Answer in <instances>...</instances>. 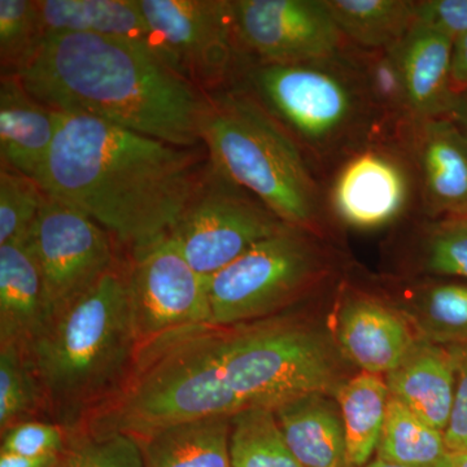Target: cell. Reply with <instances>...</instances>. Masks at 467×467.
<instances>
[{
	"mask_svg": "<svg viewBox=\"0 0 467 467\" xmlns=\"http://www.w3.org/2000/svg\"><path fill=\"white\" fill-rule=\"evenodd\" d=\"M36 182L84 212L128 254L168 238L201 180L204 144L180 147L94 117L61 113Z\"/></svg>",
	"mask_w": 467,
	"mask_h": 467,
	"instance_id": "obj_1",
	"label": "cell"
},
{
	"mask_svg": "<svg viewBox=\"0 0 467 467\" xmlns=\"http://www.w3.org/2000/svg\"><path fill=\"white\" fill-rule=\"evenodd\" d=\"M150 373L162 410L182 422L275 409L325 391L334 367L317 335L275 319L161 335L150 346Z\"/></svg>",
	"mask_w": 467,
	"mask_h": 467,
	"instance_id": "obj_2",
	"label": "cell"
},
{
	"mask_svg": "<svg viewBox=\"0 0 467 467\" xmlns=\"http://www.w3.org/2000/svg\"><path fill=\"white\" fill-rule=\"evenodd\" d=\"M18 76L57 112L94 117L174 146H202L207 95L149 43L54 34Z\"/></svg>",
	"mask_w": 467,
	"mask_h": 467,
	"instance_id": "obj_3",
	"label": "cell"
},
{
	"mask_svg": "<svg viewBox=\"0 0 467 467\" xmlns=\"http://www.w3.org/2000/svg\"><path fill=\"white\" fill-rule=\"evenodd\" d=\"M126 252L85 296L52 318L24 350L38 382L43 420L79 432L124 392L140 342Z\"/></svg>",
	"mask_w": 467,
	"mask_h": 467,
	"instance_id": "obj_4",
	"label": "cell"
},
{
	"mask_svg": "<svg viewBox=\"0 0 467 467\" xmlns=\"http://www.w3.org/2000/svg\"><path fill=\"white\" fill-rule=\"evenodd\" d=\"M209 158L287 225L316 232L327 196L308 156L244 86L207 95Z\"/></svg>",
	"mask_w": 467,
	"mask_h": 467,
	"instance_id": "obj_5",
	"label": "cell"
},
{
	"mask_svg": "<svg viewBox=\"0 0 467 467\" xmlns=\"http://www.w3.org/2000/svg\"><path fill=\"white\" fill-rule=\"evenodd\" d=\"M238 84L275 117L313 165L346 159L373 142L376 124L383 121L344 52L310 63H250Z\"/></svg>",
	"mask_w": 467,
	"mask_h": 467,
	"instance_id": "obj_6",
	"label": "cell"
},
{
	"mask_svg": "<svg viewBox=\"0 0 467 467\" xmlns=\"http://www.w3.org/2000/svg\"><path fill=\"white\" fill-rule=\"evenodd\" d=\"M310 234L287 225L207 276L212 325L259 321L308 290L324 272Z\"/></svg>",
	"mask_w": 467,
	"mask_h": 467,
	"instance_id": "obj_7",
	"label": "cell"
},
{
	"mask_svg": "<svg viewBox=\"0 0 467 467\" xmlns=\"http://www.w3.org/2000/svg\"><path fill=\"white\" fill-rule=\"evenodd\" d=\"M285 226L209 158L169 236L199 275L211 276Z\"/></svg>",
	"mask_w": 467,
	"mask_h": 467,
	"instance_id": "obj_8",
	"label": "cell"
},
{
	"mask_svg": "<svg viewBox=\"0 0 467 467\" xmlns=\"http://www.w3.org/2000/svg\"><path fill=\"white\" fill-rule=\"evenodd\" d=\"M152 46L205 95L241 81L248 58L233 0H138Z\"/></svg>",
	"mask_w": 467,
	"mask_h": 467,
	"instance_id": "obj_9",
	"label": "cell"
},
{
	"mask_svg": "<svg viewBox=\"0 0 467 467\" xmlns=\"http://www.w3.org/2000/svg\"><path fill=\"white\" fill-rule=\"evenodd\" d=\"M27 239L41 266L51 321L99 284L124 252L103 226L48 193Z\"/></svg>",
	"mask_w": 467,
	"mask_h": 467,
	"instance_id": "obj_10",
	"label": "cell"
},
{
	"mask_svg": "<svg viewBox=\"0 0 467 467\" xmlns=\"http://www.w3.org/2000/svg\"><path fill=\"white\" fill-rule=\"evenodd\" d=\"M233 9L239 45L250 63L328 60L348 45L325 0H233Z\"/></svg>",
	"mask_w": 467,
	"mask_h": 467,
	"instance_id": "obj_11",
	"label": "cell"
},
{
	"mask_svg": "<svg viewBox=\"0 0 467 467\" xmlns=\"http://www.w3.org/2000/svg\"><path fill=\"white\" fill-rule=\"evenodd\" d=\"M130 256V301L140 346L180 328L212 324L207 276L171 236Z\"/></svg>",
	"mask_w": 467,
	"mask_h": 467,
	"instance_id": "obj_12",
	"label": "cell"
},
{
	"mask_svg": "<svg viewBox=\"0 0 467 467\" xmlns=\"http://www.w3.org/2000/svg\"><path fill=\"white\" fill-rule=\"evenodd\" d=\"M416 186L413 165L401 152L370 142L342 160L326 196L346 225L373 230L407 211Z\"/></svg>",
	"mask_w": 467,
	"mask_h": 467,
	"instance_id": "obj_13",
	"label": "cell"
},
{
	"mask_svg": "<svg viewBox=\"0 0 467 467\" xmlns=\"http://www.w3.org/2000/svg\"><path fill=\"white\" fill-rule=\"evenodd\" d=\"M410 160L430 213L467 218V137L450 117L410 122Z\"/></svg>",
	"mask_w": 467,
	"mask_h": 467,
	"instance_id": "obj_14",
	"label": "cell"
},
{
	"mask_svg": "<svg viewBox=\"0 0 467 467\" xmlns=\"http://www.w3.org/2000/svg\"><path fill=\"white\" fill-rule=\"evenodd\" d=\"M50 322L41 266L27 235L0 244V346L26 350Z\"/></svg>",
	"mask_w": 467,
	"mask_h": 467,
	"instance_id": "obj_15",
	"label": "cell"
},
{
	"mask_svg": "<svg viewBox=\"0 0 467 467\" xmlns=\"http://www.w3.org/2000/svg\"><path fill=\"white\" fill-rule=\"evenodd\" d=\"M60 115L30 94L20 76H0V162L36 180Z\"/></svg>",
	"mask_w": 467,
	"mask_h": 467,
	"instance_id": "obj_16",
	"label": "cell"
},
{
	"mask_svg": "<svg viewBox=\"0 0 467 467\" xmlns=\"http://www.w3.org/2000/svg\"><path fill=\"white\" fill-rule=\"evenodd\" d=\"M454 42L414 24L395 46L407 85L411 122L448 117L454 98L451 60Z\"/></svg>",
	"mask_w": 467,
	"mask_h": 467,
	"instance_id": "obj_17",
	"label": "cell"
},
{
	"mask_svg": "<svg viewBox=\"0 0 467 467\" xmlns=\"http://www.w3.org/2000/svg\"><path fill=\"white\" fill-rule=\"evenodd\" d=\"M454 376L453 353L429 344H414L401 364L389 373L387 387L389 396L444 434L456 391Z\"/></svg>",
	"mask_w": 467,
	"mask_h": 467,
	"instance_id": "obj_18",
	"label": "cell"
},
{
	"mask_svg": "<svg viewBox=\"0 0 467 467\" xmlns=\"http://www.w3.org/2000/svg\"><path fill=\"white\" fill-rule=\"evenodd\" d=\"M339 340L367 373H391L414 343L407 325L391 310L371 301H353L340 316Z\"/></svg>",
	"mask_w": 467,
	"mask_h": 467,
	"instance_id": "obj_19",
	"label": "cell"
},
{
	"mask_svg": "<svg viewBox=\"0 0 467 467\" xmlns=\"http://www.w3.org/2000/svg\"><path fill=\"white\" fill-rule=\"evenodd\" d=\"M232 417L171 423L137 438L144 467H232Z\"/></svg>",
	"mask_w": 467,
	"mask_h": 467,
	"instance_id": "obj_20",
	"label": "cell"
},
{
	"mask_svg": "<svg viewBox=\"0 0 467 467\" xmlns=\"http://www.w3.org/2000/svg\"><path fill=\"white\" fill-rule=\"evenodd\" d=\"M279 429L303 467H340L346 457L342 416L318 393L275 409Z\"/></svg>",
	"mask_w": 467,
	"mask_h": 467,
	"instance_id": "obj_21",
	"label": "cell"
},
{
	"mask_svg": "<svg viewBox=\"0 0 467 467\" xmlns=\"http://www.w3.org/2000/svg\"><path fill=\"white\" fill-rule=\"evenodd\" d=\"M38 9L46 38L54 34H97L152 46L138 0H38Z\"/></svg>",
	"mask_w": 467,
	"mask_h": 467,
	"instance_id": "obj_22",
	"label": "cell"
},
{
	"mask_svg": "<svg viewBox=\"0 0 467 467\" xmlns=\"http://www.w3.org/2000/svg\"><path fill=\"white\" fill-rule=\"evenodd\" d=\"M344 39L364 50L395 47L416 24L410 0H325Z\"/></svg>",
	"mask_w": 467,
	"mask_h": 467,
	"instance_id": "obj_23",
	"label": "cell"
},
{
	"mask_svg": "<svg viewBox=\"0 0 467 467\" xmlns=\"http://www.w3.org/2000/svg\"><path fill=\"white\" fill-rule=\"evenodd\" d=\"M389 399L387 383L377 374L367 371L352 378L337 389L346 436L344 463L347 466L367 465L377 450Z\"/></svg>",
	"mask_w": 467,
	"mask_h": 467,
	"instance_id": "obj_24",
	"label": "cell"
},
{
	"mask_svg": "<svg viewBox=\"0 0 467 467\" xmlns=\"http://www.w3.org/2000/svg\"><path fill=\"white\" fill-rule=\"evenodd\" d=\"M378 459L404 466L441 465L450 457L444 434L427 425L402 402L389 396Z\"/></svg>",
	"mask_w": 467,
	"mask_h": 467,
	"instance_id": "obj_25",
	"label": "cell"
},
{
	"mask_svg": "<svg viewBox=\"0 0 467 467\" xmlns=\"http://www.w3.org/2000/svg\"><path fill=\"white\" fill-rule=\"evenodd\" d=\"M343 52L380 119L391 124H410L407 85L395 48L364 50L348 43Z\"/></svg>",
	"mask_w": 467,
	"mask_h": 467,
	"instance_id": "obj_26",
	"label": "cell"
},
{
	"mask_svg": "<svg viewBox=\"0 0 467 467\" xmlns=\"http://www.w3.org/2000/svg\"><path fill=\"white\" fill-rule=\"evenodd\" d=\"M232 467H303L288 448L275 409L248 408L232 417Z\"/></svg>",
	"mask_w": 467,
	"mask_h": 467,
	"instance_id": "obj_27",
	"label": "cell"
},
{
	"mask_svg": "<svg viewBox=\"0 0 467 467\" xmlns=\"http://www.w3.org/2000/svg\"><path fill=\"white\" fill-rule=\"evenodd\" d=\"M46 36L38 0H0V72L18 76L41 50Z\"/></svg>",
	"mask_w": 467,
	"mask_h": 467,
	"instance_id": "obj_28",
	"label": "cell"
},
{
	"mask_svg": "<svg viewBox=\"0 0 467 467\" xmlns=\"http://www.w3.org/2000/svg\"><path fill=\"white\" fill-rule=\"evenodd\" d=\"M34 420H43V402L26 352L0 346V431Z\"/></svg>",
	"mask_w": 467,
	"mask_h": 467,
	"instance_id": "obj_29",
	"label": "cell"
},
{
	"mask_svg": "<svg viewBox=\"0 0 467 467\" xmlns=\"http://www.w3.org/2000/svg\"><path fill=\"white\" fill-rule=\"evenodd\" d=\"M54 467H144L140 441L124 432H69Z\"/></svg>",
	"mask_w": 467,
	"mask_h": 467,
	"instance_id": "obj_30",
	"label": "cell"
},
{
	"mask_svg": "<svg viewBox=\"0 0 467 467\" xmlns=\"http://www.w3.org/2000/svg\"><path fill=\"white\" fill-rule=\"evenodd\" d=\"M46 195L36 180L0 162V244L29 234Z\"/></svg>",
	"mask_w": 467,
	"mask_h": 467,
	"instance_id": "obj_31",
	"label": "cell"
},
{
	"mask_svg": "<svg viewBox=\"0 0 467 467\" xmlns=\"http://www.w3.org/2000/svg\"><path fill=\"white\" fill-rule=\"evenodd\" d=\"M69 432L63 426L34 420L17 423L2 432V450L18 456L41 457L66 450Z\"/></svg>",
	"mask_w": 467,
	"mask_h": 467,
	"instance_id": "obj_32",
	"label": "cell"
},
{
	"mask_svg": "<svg viewBox=\"0 0 467 467\" xmlns=\"http://www.w3.org/2000/svg\"><path fill=\"white\" fill-rule=\"evenodd\" d=\"M426 263L436 275L467 278V218H447L432 233Z\"/></svg>",
	"mask_w": 467,
	"mask_h": 467,
	"instance_id": "obj_33",
	"label": "cell"
},
{
	"mask_svg": "<svg viewBox=\"0 0 467 467\" xmlns=\"http://www.w3.org/2000/svg\"><path fill=\"white\" fill-rule=\"evenodd\" d=\"M425 313L435 330L451 337H467V285H434L425 296Z\"/></svg>",
	"mask_w": 467,
	"mask_h": 467,
	"instance_id": "obj_34",
	"label": "cell"
},
{
	"mask_svg": "<svg viewBox=\"0 0 467 467\" xmlns=\"http://www.w3.org/2000/svg\"><path fill=\"white\" fill-rule=\"evenodd\" d=\"M414 11L417 24L453 42L467 36V0H420Z\"/></svg>",
	"mask_w": 467,
	"mask_h": 467,
	"instance_id": "obj_35",
	"label": "cell"
},
{
	"mask_svg": "<svg viewBox=\"0 0 467 467\" xmlns=\"http://www.w3.org/2000/svg\"><path fill=\"white\" fill-rule=\"evenodd\" d=\"M456 362L457 387L450 422L444 431L445 445L450 453L467 451V348L451 350Z\"/></svg>",
	"mask_w": 467,
	"mask_h": 467,
	"instance_id": "obj_36",
	"label": "cell"
},
{
	"mask_svg": "<svg viewBox=\"0 0 467 467\" xmlns=\"http://www.w3.org/2000/svg\"><path fill=\"white\" fill-rule=\"evenodd\" d=\"M451 84H453L454 91L467 88V36L454 42Z\"/></svg>",
	"mask_w": 467,
	"mask_h": 467,
	"instance_id": "obj_37",
	"label": "cell"
},
{
	"mask_svg": "<svg viewBox=\"0 0 467 467\" xmlns=\"http://www.w3.org/2000/svg\"><path fill=\"white\" fill-rule=\"evenodd\" d=\"M58 456L60 453L50 454V456L26 457L0 451V467H54L57 462Z\"/></svg>",
	"mask_w": 467,
	"mask_h": 467,
	"instance_id": "obj_38",
	"label": "cell"
},
{
	"mask_svg": "<svg viewBox=\"0 0 467 467\" xmlns=\"http://www.w3.org/2000/svg\"><path fill=\"white\" fill-rule=\"evenodd\" d=\"M448 117H450L454 124L459 126L467 137V88L454 92L453 101H451Z\"/></svg>",
	"mask_w": 467,
	"mask_h": 467,
	"instance_id": "obj_39",
	"label": "cell"
},
{
	"mask_svg": "<svg viewBox=\"0 0 467 467\" xmlns=\"http://www.w3.org/2000/svg\"><path fill=\"white\" fill-rule=\"evenodd\" d=\"M367 467H417V466H404L398 465V463L386 462V461L376 460L374 462L368 463ZM429 467H450V457L444 461V462L441 463V465L436 466H429Z\"/></svg>",
	"mask_w": 467,
	"mask_h": 467,
	"instance_id": "obj_40",
	"label": "cell"
},
{
	"mask_svg": "<svg viewBox=\"0 0 467 467\" xmlns=\"http://www.w3.org/2000/svg\"><path fill=\"white\" fill-rule=\"evenodd\" d=\"M450 467H467V451L466 453H451Z\"/></svg>",
	"mask_w": 467,
	"mask_h": 467,
	"instance_id": "obj_41",
	"label": "cell"
}]
</instances>
